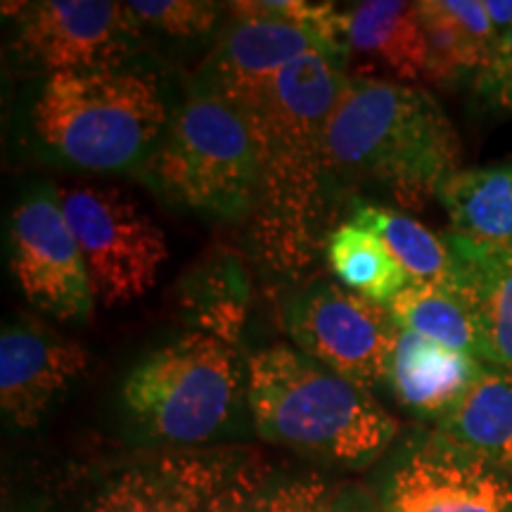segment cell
I'll return each instance as SVG.
<instances>
[{
  "label": "cell",
  "instance_id": "d4e9b609",
  "mask_svg": "<svg viewBox=\"0 0 512 512\" xmlns=\"http://www.w3.org/2000/svg\"><path fill=\"white\" fill-rule=\"evenodd\" d=\"M242 304H245V285H242L240 264H235L230 256H223L219 264L200 275L195 292H192L188 306L197 311V330L207 332L235 344L240 335Z\"/></svg>",
  "mask_w": 512,
  "mask_h": 512
},
{
  "label": "cell",
  "instance_id": "484cf974",
  "mask_svg": "<svg viewBox=\"0 0 512 512\" xmlns=\"http://www.w3.org/2000/svg\"><path fill=\"white\" fill-rule=\"evenodd\" d=\"M126 5L145 34L176 41H197L209 36L226 10V5L211 0H131Z\"/></svg>",
  "mask_w": 512,
  "mask_h": 512
},
{
  "label": "cell",
  "instance_id": "f1b7e54d",
  "mask_svg": "<svg viewBox=\"0 0 512 512\" xmlns=\"http://www.w3.org/2000/svg\"><path fill=\"white\" fill-rule=\"evenodd\" d=\"M271 477V465L259 453H249L240 470L209 498L200 512H249Z\"/></svg>",
  "mask_w": 512,
  "mask_h": 512
},
{
  "label": "cell",
  "instance_id": "8fae6325",
  "mask_svg": "<svg viewBox=\"0 0 512 512\" xmlns=\"http://www.w3.org/2000/svg\"><path fill=\"white\" fill-rule=\"evenodd\" d=\"M10 271L27 302L60 323L93 316L95 292L53 185L31 188L8 223Z\"/></svg>",
  "mask_w": 512,
  "mask_h": 512
},
{
  "label": "cell",
  "instance_id": "603a6c76",
  "mask_svg": "<svg viewBox=\"0 0 512 512\" xmlns=\"http://www.w3.org/2000/svg\"><path fill=\"white\" fill-rule=\"evenodd\" d=\"M387 309L403 332L434 339L448 349L479 358L475 318L456 285L408 283Z\"/></svg>",
  "mask_w": 512,
  "mask_h": 512
},
{
  "label": "cell",
  "instance_id": "83f0119b",
  "mask_svg": "<svg viewBox=\"0 0 512 512\" xmlns=\"http://www.w3.org/2000/svg\"><path fill=\"white\" fill-rule=\"evenodd\" d=\"M472 93L484 112L512 114V29L498 38L494 53L472 79Z\"/></svg>",
  "mask_w": 512,
  "mask_h": 512
},
{
  "label": "cell",
  "instance_id": "8992f818",
  "mask_svg": "<svg viewBox=\"0 0 512 512\" xmlns=\"http://www.w3.org/2000/svg\"><path fill=\"white\" fill-rule=\"evenodd\" d=\"M247 382V361L235 344L192 330L147 351L119 396L140 439L200 448L247 411Z\"/></svg>",
  "mask_w": 512,
  "mask_h": 512
},
{
  "label": "cell",
  "instance_id": "5b68a950",
  "mask_svg": "<svg viewBox=\"0 0 512 512\" xmlns=\"http://www.w3.org/2000/svg\"><path fill=\"white\" fill-rule=\"evenodd\" d=\"M138 176L159 200L202 219H252L261 188V145L252 114L235 102L185 91Z\"/></svg>",
  "mask_w": 512,
  "mask_h": 512
},
{
  "label": "cell",
  "instance_id": "9a60e30c",
  "mask_svg": "<svg viewBox=\"0 0 512 512\" xmlns=\"http://www.w3.org/2000/svg\"><path fill=\"white\" fill-rule=\"evenodd\" d=\"M482 368L484 361L477 356L401 330L389 354L384 387L403 411L437 425L463 399Z\"/></svg>",
  "mask_w": 512,
  "mask_h": 512
},
{
  "label": "cell",
  "instance_id": "3957f363",
  "mask_svg": "<svg viewBox=\"0 0 512 512\" xmlns=\"http://www.w3.org/2000/svg\"><path fill=\"white\" fill-rule=\"evenodd\" d=\"M178 102L147 55L105 69L43 76L27 126L43 157L88 174H136L157 150Z\"/></svg>",
  "mask_w": 512,
  "mask_h": 512
},
{
  "label": "cell",
  "instance_id": "d6986e66",
  "mask_svg": "<svg viewBox=\"0 0 512 512\" xmlns=\"http://www.w3.org/2000/svg\"><path fill=\"white\" fill-rule=\"evenodd\" d=\"M434 430L512 475V370L484 363L472 387Z\"/></svg>",
  "mask_w": 512,
  "mask_h": 512
},
{
  "label": "cell",
  "instance_id": "cb8c5ba5",
  "mask_svg": "<svg viewBox=\"0 0 512 512\" xmlns=\"http://www.w3.org/2000/svg\"><path fill=\"white\" fill-rule=\"evenodd\" d=\"M230 17L271 19L290 27L309 31L330 48L339 62H349L347 15L332 3H309V0H240L228 3Z\"/></svg>",
  "mask_w": 512,
  "mask_h": 512
},
{
  "label": "cell",
  "instance_id": "7a4b0ae2",
  "mask_svg": "<svg viewBox=\"0 0 512 512\" xmlns=\"http://www.w3.org/2000/svg\"><path fill=\"white\" fill-rule=\"evenodd\" d=\"M330 188H377L420 209L460 171V136L427 88L380 76H349L330 114Z\"/></svg>",
  "mask_w": 512,
  "mask_h": 512
},
{
  "label": "cell",
  "instance_id": "ffe728a7",
  "mask_svg": "<svg viewBox=\"0 0 512 512\" xmlns=\"http://www.w3.org/2000/svg\"><path fill=\"white\" fill-rule=\"evenodd\" d=\"M451 233L482 247L512 249V164L460 169L439 185Z\"/></svg>",
  "mask_w": 512,
  "mask_h": 512
},
{
  "label": "cell",
  "instance_id": "7402d4cb",
  "mask_svg": "<svg viewBox=\"0 0 512 512\" xmlns=\"http://www.w3.org/2000/svg\"><path fill=\"white\" fill-rule=\"evenodd\" d=\"M323 256L339 285L375 304L389 306L396 294L411 283L389 249L366 228L349 221L332 228Z\"/></svg>",
  "mask_w": 512,
  "mask_h": 512
},
{
  "label": "cell",
  "instance_id": "ba28073f",
  "mask_svg": "<svg viewBox=\"0 0 512 512\" xmlns=\"http://www.w3.org/2000/svg\"><path fill=\"white\" fill-rule=\"evenodd\" d=\"M375 479L382 512H512V475L437 430L394 441Z\"/></svg>",
  "mask_w": 512,
  "mask_h": 512
},
{
  "label": "cell",
  "instance_id": "9c48e42d",
  "mask_svg": "<svg viewBox=\"0 0 512 512\" xmlns=\"http://www.w3.org/2000/svg\"><path fill=\"white\" fill-rule=\"evenodd\" d=\"M3 15L12 17V55L24 69L41 74V79L62 72L117 67L145 55V31L126 3H3Z\"/></svg>",
  "mask_w": 512,
  "mask_h": 512
},
{
  "label": "cell",
  "instance_id": "4316f807",
  "mask_svg": "<svg viewBox=\"0 0 512 512\" xmlns=\"http://www.w3.org/2000/svg\"><path fill=\"white\" fill-rule=\"evenodd\" d=\"M337 486L320 475L271 477L249 512H323Z\"/></svg>",
  "mask_w": 512,
  "mask_h": 512
},
{
  "label": "cell",
  "instance_id": "6da1fadb",
  "mask_svg": "<svg viewBox=\"0 0 512 512\" xmlns=\"http://www.w3.org/2000/svg\"><path fill=\"white\" fill-rule=\"evenodd\" d=\"M347 79L335 57L304 55L245 105L261 145V188L247 245L275 275L292 278L311 268L332 233L335 195L325 138Z\"/></svg>",
  "mask_w": 512,
  "mask_h": 512
},
{
  "label": "cell",
  "instance_id": "7c38bea8",
  "mask_svg": "<svg viewBox=\"0 0 512 512\" xmlns=\"http://www.w3.org/2000/svg\"><path fill=\"white\" fill-rule=\"evenodd\" d=\"M252 451L166 448L126 465L86 512H200Z\"/></svg>",
  "mask_w": 512,
  "mask_h": 512
},
{
  "label": "cell",
  "instance_id": "52a82bcc",
  "mask_svg": "<svg viewBox=\"0 0 512 512\" xmlns=\"http://www.w3.org/2000/svg\"><path fill=\"white\" fill-rule=\"evenodd\" d=\"M62 211L91 275L95 302L117 309L155 287L169 245L164 230L128 192L76 185L62 192Z\"/></svg>",
  "mask_w": 512,
  "mask_h": 512
},
{
  "label": "cell",
  "instance_id": "4fadbf2b",
  "mask_svg": "<svg viewBox=\"0 0 512 512\" xmlns=\"http://www.w3.org/2000/svg\"><path fill=\"white\" fill-rule=\"evenodd\" d=\"M313 53L335 57L323 41L304 29L271 19L230 17L214 50L185 83V91L216 95L245 107L287 64Z\"/></svg>",
  "mask_w": 512,
  "mask_h": 512
},
{
  "label": "cell",
  "instance_id": "e0dca14e",
  "mask_svg": "<svg viewBox=\"0 0 512 512\" xmlns=\"http://www.w3.org/2000/svg\"><path fill=\"white\" fill-rule=\"evenodd\" d=\"M347 15L349 57H363L384 67L394 81H425L427 38L418 3L403 0H366L344 10Z\"/></svg>",
  "mask_w": 512,
  "mask_h": 512
},
{
  "label": "cell",
  "instance_id": "4dcf8cb0",
  "mask_svg": "<svg viewBox=\"0 0 512 512\" xmlns=\"http://www.w3.org/2000/svg\"><path fill=\"white\" fill-rule=\"evenodd\" d=\"M498 38L512 29V0H484Z\"/></svg>",
  "mask_w": 512,
  "mask_h": 512
},
{
  "label": "cell",
  "instance_id": "f546056e",
  "mask_svg": "<svg viewBox=\"0 0 512 512\" xmlns=\"http://www.w3.org/2000/svg\"><path fill=\"white\" fill-rule=\"evenodd\" d=\"M323 512H382L375 496L358 486H337L335 496L325 505Z\"/></svg>",
  "mask_w": 512,
  "mask_h": 512
},
{
  "label": "cell",
  "instance_id": "30bf717a",
  "mask_svg": "<svg viewBox=\"0 0 512 512\" xmlns=\"http://www.w3.org/2000/svg\"><path fill=\"white\" fill-rule=\"evenodd\" d=\"M283 325L292 347L332 373L368 392L384 387L389 354L401 332L387 306L337 280L316 278L287 297Z\"/></svg>",
  "mask_w": 512,
  "mask_h": 512
},
{
  "label": "cell",
  "instance_id": "5bb4252c",
  "mask_svg": "<svg viewBox=\"0 0 512 512\" xmlns=\"http://www.w3.org/2000/svg\"><path fill=\"white\" fill-rule=\"evenodd\" d=\"M88 351L38 320L8 323L0 335V408L19 430H34L88 370Z\"/></svg>",
  "mask_w": 512,
  "mask_h": 512
},
{
  "label": "cell",
  "instance_id": "277c9868",
  "mask_svg": "<svg viewBox=\"0 0 512 512\" xmlns=\"http://www.w3.org/2000/svg\"><path fill=\"white\" fill-rule=\"evenodd\" d=\"M247 368V413L268 444L337 470H363L380 463L401 437V422L373 392L292 344L256 351Z\"/></svg>",
  "mask_w": 512,
  "mask_h": 512
},
{
  "label": "cell",
  "instance_id": "2e32d148",
  "mask_svg": "<svg viewBox=\"0 0 512 512\" xmlns=\"http://www.w3.org/2000/svg\"><path fill=\"white\" fill-rule=\"evenodd\" d=\"M456 266V287L479 332V358L512 370V249L482 247L446 235Z\"/></svg>",
  "mask_w": 512,
  "mask_h": 512
},
{
  "label": "cell",
  "instance_id": "44dd1931",
  "mask_svg": "<svg viewBox=\"0 0 512 512\" xmlns=\"http://www.w3.org/2000/svg\"><path fill=\"white\" fill-rule=\"evenodd\" d=\"M349 223L373 233L399 261L411 283L456 285V266L448 242L406 211L356 200L349 211Z\"/></svg>",
  "mask_w": 512,
  "mask_h": 512
},
{
  "label": "cell",
  "instance_id": "ac0fdd59",
  "mask_svg": "<svg viewBox=\"0 0 512 512\" xmlns=\"http://www.w3.org/2000/svg\"><path fill=\"white\" fill-rule=\"evenodd\" d=\"M422 29L427 38V83L451 86L475 79L498 34L482 0H420Z\"/></svg>",
  "mask_w": 512,
  "mask_h": 512
}]
</instances>
